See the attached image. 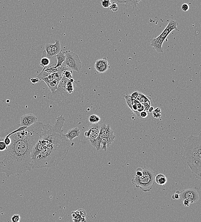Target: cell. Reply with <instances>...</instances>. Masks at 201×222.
<instances>
[{
	"mask_svg": "<svg viewBox=\"0 0 201 222\" xmlns=\"http://www.w3.org/2000/svg\"><path fill=\"white\" fill-rule=\"evenodd\" d=\"M44 123L37 122L26 127L19 124L4 131L11 143L0 151V173L7 177L19 176L33 169L31 153L42 132Z\"/></svg>",
	"mask_w": 201,
	"mask_h": 222,
	"instance_id": "obj_1",
	"label": "cell"
},
{
	"mask_svg": "<svg viewBox=\"0 0 201 222\" xmlns=\"http://www.w3.org/2000/svg\"><path fill=\"white\" fill-rule=\"evenodd\" d=\"M73 144L67 139L61 143L52 144L44 147L31 157L33 169L57 166L66 158Z\"/></svg>",
	"mask_w": 201,
	"mask_h": 222,
	"instance_id": "obj_2",
	"label": "cell"
},
{
	"mask_svg": "<svg viewBox=\"0 0 201 222\" xmlns=\"http://www.w3.org/2000/svg\"><path fill=\"white\" fill-rule=\"evenodd\" d=\"M83 97V88L79 82L64 77L59 83L57 89L48 96V98L53 102L64 105L79 102Z\"/></svg>",
	"mask_w": 201,
	"mask_h": 222,
	"instance_id": "obj_3",
	"label": "cell"
},
{
	"mask_svg": "<svg viewBox=\"0 0 201 222\" xmlns=\"http://www.w3.org/2000/svg\"><path fill=\"white\" fill-rule=\"evenodd\" d=\"M65 122V118L61 115L56 118L53 126L49 123L44 124L38 141L32 149L31 158L44 147L52 144L61 143L67 139L62 129Z\"/></svg>",
	"mask_w": 201,
	"mask_h": 222,
	"instance_id": "obj_4",
	"label": "cell"
},
{
	"mask_svg": "<svg viewBox=\"0 0 201 222\" xmlns=\"http://www.w3.org/2000/svg\"><path fill=\"white\" fill-rule=\"evenodd\" d=\"M182 158L197 179H201V133L191 135L184 142L181 151Z\"/></svg>",
	"mask_w": 201,
	"mask_h": 222,
	"instance_id": "obj_5",
	"label": "cell"
},
{
	"mask_svg": "<svg viewBox=\"0 0 201 222\" xmlns=\"http://www.w3.org/2000/svg\"><path fill=\"white\" fill-rule=\"evenodd\" d=\"M143 175L141 177H135L131 180L133 185L136 188H140L143 192L150 191L152 189L154 184L155 172L144 166L142 168Z\"/></svg>",
	"mask_w": 201,
	"mask_h": 222,
	"instance_id": "obj_6",
	"label": "cell"
},
{
	"mask_svg": "<svg viewBox=\"0 0 201 222\" xmlns=\"http://www.w3.org/2000/svg\"><path fill=\"white\" fill-rule=\"evenodd\" d=\"M178 22L172 20L169 22L167 26L166 27L163 32L160 34L159 36L155 38H152L151 40V45L159 53L163 52V48L162 47L163 44L164 40L166 39L169 34L173 30H175L179 31L177 28Z\"/></svg>",
	"mask_w": 201,
	"mask_h": 222,
	"instance_id": "obj_7",
	"label": "cell"
},
{
	"mask_svg": "<svg viewBox=\"0 0 201 222\" xmlns=\"http://www.w3.org/2000/svg\"><path fill=\"white\" fill-rule=\"evenodd\" d=\"M65 55L66 59L63 66L69 68L72 71L79 72L82 68V64L79 55L70 51H65Z\"/></svg>",
	"mask_w": 201,
	"mask_h": 222,
	"instance_id": "obj_8",
	"label": "cell"
},
{
	"mask_svg": "<svg viewBox=\"0 0 201 222\" xmlns=\"http://www.w3.org/2000/svg\"><path fill=\"white\" fill-rule=\"evenodd\" d=\"M180 199L182 201L187 200L190 203H196L199 200V196L196 188L186 189L180 192Z\"/></svg>",
	"mask_w": 201,
	"mask_h": 222,
	"instance_id": "obj_9",
	"label": "cell"
},
{
	"mask_svg": "<svg viewBox=\"0 0 201 222\" xmlns=\"http://www.w3.org/2000/svg\"><path fill=\"white\" fill-rule=\"evenodd\" d=\"M61 44L59 40H56L54 44H46L45 45V51L47 57H51L56 56L61 51Z\"/></svg>",
	"mask_w": 201,
	"mask_h": 222,
	"instance_id": "obj_10",
	"label": "cell"
},
{
	"mask_svg": "<svg viewBox=\"0 0 201 222\" xmlns=\"http://www.w3.org/2000/svg\"><path fill=\"white\" fill-rule=\"evenodd\" d=\"M103 138H115V135L114 134L113 131L111 128L109 124L102 123L100 125L99 135L95 139L100 144V141Z\"/></svg>",
	"mask_w": 201,
	"mask_h": 222,
	"instance_id": "obj_11",
	"label": "cell"
},
{
	"mask_svg": "<svg viewBox=\"0 0 201 222\" xmlns=\"http://www.w3.org/2000/svg\"><path fill=\"white\" fill-rule=\"evenodd\" d=\"M37 118L32 114H27L20 118V123L21 127H28L37 122Z\"/></svg>",
	"mask_w": 201,
	"mask_h": 222,
	"instance_id": "obj_12",
	"label": "cell"
},
{
	"mask_svg": "<svg viewBox=\"0 0 201 222\" xmlns=\"http://www.w3.org/2000/svg\"><path fill=\"white\" fill-rule=\"evenodd\" d=\"M100 125L98 123L93 124L89 127L88 130L85 133V136L88 140H93L96 139L100 133Z\"/></svg>",
	"mask_w": 201,
	"mask_h": 222,
	"instance_id": "obj_13",
	"label": "cell"
},
{
	"mask_svg": "<svg viewBox=\"0 0 201 222\" xmlns=\"http://www.w3.org/2000/svg\"><path fill=\"white\" fill-rule=\"evenodd\" d=\"M110 66L106 57L99 59L96 62L95 65V69L97 73H104L110 68Z\"/></svg>",
	"mask_w": 201,
	"mask_h": 222,
	"instance_id": "obj_14",
	"label": "cell"
},
{
	"mask_svg": "<svg viewBox=\"0 0 201 222\" xmlns=\"http://www.w3.org/2000/svg\"><path fill=\"white\" fill-rule=\"evenodd\" d=\"M56 65V64L52 65L44 68L42 72L40 73L36 78L39 79L40 80H42L44 78L48 77V76L54 73L58 72L60 70V67L56 68L55 66Z\"/></svg>",
	"mask_w": 201,
	"mask_h": 222,
	"instance_id": "obj_15",
	"label": "cell"
},
{
	"mask_svg": "<svg viewBox=\"0 0 201 222\" xmlns=\"http://www.w3.org/2000/svg\"><path fill=\"white\" fill-rule=\"evenodd\" d=\"M53 57H48L46 56V52L45 51H44L43 52V55H42V58L41 60V61H40V66L42 68H44L45 67L48 66H50L52 65H55V64H57V63H56V62L54 61L56 60V58L54 59V60H52Z\"/></svg>",
	"mask_w": 201,
	"mask_h": 222,
	"instance_id": "obj_16",
	"label": "cell"
},
{
	"mask_svg": "<svg viewBox=\"0 0 201 222\" xmlns=\"http://www.w3.org/2000/svg\"><path fill=\"white\" fill-rule=\"evenodd\" d=\"M80 134V130L78 127H75L72 129H69L67 133L65 135L66 138L70 141L75 138L78 137Z\"/></svg>",
	"mask_w": 201,
	"mask_h": 222,
	"instance_id": "obj_17",
	"label": "cell"
},
{
	"mask_svg": "<svg viewBox=\"0 0 201 222\" xmlns=\"http://www.w3.org/2000/svg\"><path fill=\"white\" fill-rule=\"evenodd\" d=\"M115 138H103L100 141L101 145H102V150L106 151L107 148H108L112 144L114 141Z\"/></svg>",
	"mask_w": 201,
	"mask_h": 222,
	"instance_id": "obj_18",
	"label": "cell"
},
{
	"mask_svg": "<svg viewBox=\"0 0 201 222\" xmlns=\"http://www.w3.org/2000/svg\"><path fill=\"white\" fill-rule=\"evenodd\" d=\"M55 57L56 58L57 60V63L56 65L55 66L56 68H58L59 67H61L63 63L65 62V59H66V55H65V52H63L62 50H61L59 53L56 55Z\"/></svg>",
	"mask_w": 201,
	"mask_h": 222,
	"instance_id": "obj_19",
	"label": "cell"
},
{
	"mask_svg": "<svg viewBox=\"0 0 201 222\" xmlns=\"http://www.w3.org/2000/svg\"><path fill=\"white\" fill-rule=\"evenodd\" d=\"M154 180L159 185H163L167 183V179L163 174H158L155 176Z\"/></svg>",
	"mask_w": 201,
	"mask_h": 222,
	"instance_id": "obj_20",
	"label": "cell"
},
{
	"mask_svg": "<svg viewBox=\"0 0 201 222\" xmlns=\"http://www.w3.org/2000/svg\"><path fill=\"white\" fill-rule=\"evenodd\" d=\"M140 1H117V2L118 3L125 4L127 6H131L134 7H136L137 5Z\"/></svg>",
	"mask_w": 201,
	"mask_h": 222,
	"instance_id": "obj_21",
	"label": "cell"
},
{
	"mask_svg": "<svg viewBox=\"0 0 201 222\" xmlns=\"http://www.w3.org/2000/svg\"><path fill=\"white\" fill-rule=\"evenodd\" d=\"M72 217L73 222H82V219L78 211L72 212Z\"/></svg>",
	"mask_w": 201,
	"mask_h": 222,
	"instance_id": "obj_22",
	"label": "cell"
},
{
	"mask_svg": "<svg viewBox=\"0 0 201 222\" xmlns=\"http://www.w3.org/2000/svg\"><path fill=\"white\" fill-rule=\"evenodd\" d=\"M89 120L91 123L96 124L100 121L101 119L97 115H92L89 117Z\"/></svg>",
	"mask_w": 201,
	"mask_h": 222,
	"instance_id": "obj_23",
	"label": "cell"
},
{
	"mask_svg": "<svg viewBox=\"0 0 201 222\" xmlns=\"http://www.w3.org/2000/svg\"><path fill=\"white\" fill-rule=\"evenodd\" d=\"M62 75L63 77H65L68 79L73 78V71L72 70H64L62 72Z\"/></svg>",
	"mask_w": 201,
	"mask_h": 222,
	"instance_id": "obj_24",
	"label": "cell"
},
{
	"mask_svg": "<svg viewBox=\"0 0 201 222\" xmlns=\"http://www.w3.org/2000/svg\"><path fill=\"white\" fill-rule=\"evenodd\" d=\"M80 216L81 217L82 219V222H86V217L87 215V213L85 210L83 209H79L77 210Z\"/></svg>",
	"mask_w": 201,
	"mask_h": 222,
	"instance_id": "obj_25",
	"label": "cell"
},
{
	"mask_svg": "<svg viewBox=\"0 0 201 222\" xmlns=\"http://www.w3.org/2000/svg\"><path fill=\"white\" fill-rule=\"evenodd\" d=\"M153 116L154 118H159L161 116V111L159 108L158 107L154 109L153 112Z\"/></svg>",
	"mask_w": 201,
	"mask_h": 222,
	"instance_id": "obj_26",
	"label": "cell"
},
{
	"mask_svg": "<svg viewBox=\"0 0 201 222\" xmlns=\"http://www.w3.org/2000/svg\"><path fill=\"white\" fill-rule=\"evenodd\" d=\"M124 97L125 98L127 105L130 109H132V106L134 104V101H133L131 99L130 95H125L124 96Z\"/></svg>",
	"mask_w": 201,
	"mask_h": 222,
	"instance_id": "obj_27",
	"label": "cell"
},
{
	"mask_svg": "<svg viewBox=\"0 0 201 222\" xmlns=\"http://www.w3.org/2000/svg\"><path fill=\"white\" fill-rule=\"evenodd\" d=\"M112 4V1L109 0H102L101 1V5L104 8H108L110 7Z\"/></svg>",
	"mask_w": 201,
	"mask_h": 222,
	"instance_id": "obj_28",
	"label": "cell"
},
{
	"mask_svg": "<svg viewBox=\"0 0 201 222\" xmlns=\"http://www.w3.org/2000/svg\"><path fill=\"white\" fill-rule=\"evenodd\" d=\"M151 99H148L144 102V111L148 112V109L151 106Z\"/></svg>",
	"mask_w": 201,
	"mask_h": 222,
	"instance_id": "obj_29",
	"label": "cell"
},
{
	"mask_svg": "<svg viewBox=\"0 0 201 222\" xmlns=\"http://www.w3.org/2000/svg\"><path fill=\"white\" fill-rule=\"evenodd\" d=\"M20 219H21V217L19 214H14L11 218L12 222H20Z\"/></svg>",
	"mask_w": 201,
	"mask_h": 222,
	"instance_id": "obj_30",
	"label": "cell"
},
{
	"mask_svg": "<svg viewBox=\"0 0 201 222\" xmlns=\"http://www.w3.org/2000/svg\"><path fill=\"white\" fill-rule=\"evenodd\" d=\"M118 7L117 4L114 2H112V5H110V7H109V10H111L113 12L117 11H118Z\"/></svg>",
	"mask_w": 201,
	"mask_h": 222,
	"instance_id": "obj_31",
	"label": "cell"
},
{
	"mask_svg": "<svg viewBox=\"0 0 201 222\" xmlns=\"http://www.w3.org/2000/svg\"><path fill=\"white\" fill-rule=\"evenodd\" d=\"M7 146L4 142L3 140L0 141V151H3L6 149Z\"/></svg>",
	"mask_w": 201,
	"mask_h": 222,
	"instance_id": "obj_32",
	"label": "cell"
},
{
	"mask_svg": "<svg viewBox=\"0 0 201 222\" xmlns=\"http://www.w3.org/2000/svg\"><path fill=\"white\" fill-rule=\"evenodd\" d=\"M148 99H151V98H150V97H149L145 95L142 94L141 97L139 102H144L145 101H146L147 100H148Z\"/></svg>",
	"mask_w": 201,
	"mask_h": 222,
	"instance_id": "obj_33",
	"label": "cell"
},
{
	"mask_svg": "<svg viewBox=\"0 0 201 222\" xmlns=\"http://www.w3.org/2000/svg\"><path fill=\"white\" fill-rule=\"evenodd\" d=\"M139 92L136 91L134 92V93H132L131 95H130V97H131V99L133 101L135 100H136V98H137V96H138V94H139Z\"/></svg>",
	"mask_w": 201,
	"mask_h": 222,
	"instance_id": "obj_34",
	"label": "cell"
},
{
	"mask_svg": "<svg viewBox=\"0 0 201 222\" xmlns=\"http://www.w3.org/2000/svg\"><path fill=\"white\" fill-rule=\"evenodd\" d=\"M143 175V172L142 171V168L139 167L136 169V175L138 177H141Z\"/></svg>",
	"mask_w": 201,
	"mask_h": 222,
	"instance_id": "obj_35",
	"label": "cell"
},
{
	"mask_svg": "<svg viewBox=\"0 0 201 222\" xmlns=\"http://www.w3.org/2000/svg\"><path fill=\"white\" fill-rule=\"evenodd\" d=\"M140 117L142 118H145L148 116V112L143 111L141 112L140 114Z\"/></svg>",
	"mask_w": 201,
	"mask_h": 222,
	"instance_id": "obj_36",
	"label": "cell"
},
{
	"mask_svg": "<svg viewBox=\"0 0 201 222\" xmlns=\"http://www.w3.org/2000/svg\"><path fill=\"white\" fill-rule=\"evenodd\" d=\"M181 9H182L183 11H188V10H189V5H187V4H183V5H182V7H181Z\"/></svg>",
	"mask_w": 201,
	"mask_h": 222,
	"instance_id": "obj_37",
	"label": "cell"
},
{
	"mask_svg": "<svg viewBox=\"0 0 201 222\" xmlns=\"http://www.w3.org/2000/svg\"><path fill=\"white\" fill-rule=\"evenodd\" d=\"M172 198L173 200H179L180 199L179 194L175 193L172 195Z\"/></svg>",
	"mask_w": 201,
	"mask_h": 222,
	"instance_id": "obj_38",
	"label": "cell"
},
{
	"mask_svg": "<svg viewBox=\"0 0 201 222\" xmlns=\"http://www.w3.org/2000/svg\"><path fill=\"white\" fill-rule=\"evenodd\" d=\"M183 201V204L185 206L188 207L190 206V202L188 200H184Z\"/></svg>",
	"mask_w": 201,
	"mask_h": 222,
	"instance_id": "obj_39",
	"label": "cell"
},
{
	"mask_svg": "<svg viewBox=\"0 0 201 222\" xmlns=\"http://www.w3.org/2000/svg\"><path fill=\"white\" fill-rule=\"evenodd\" d=\"M30 81H31V83H36L39 82V81H40V80H39V79L35 78H34L30 79Z\"/></svg>",
	"mask_w": 201,
	"mask_h": 222,
	"instance_id": "obj_40",
	"label": "cell"
},
{
	"mask_svg": "<svg viewBox=\"0 0 201 222\" xmlns=\"http://www.w3.org/2000/svg\"><path fill=\"white\" fill-rule=\"evenodd\" d=\"M154 108L153 107V106H150V108H149V109H148V112H149V113H152V112H153V110H154Z\"/></svg>",
	"mask_w": 201,
	"mask_h": 222,
	"instance_id": "obj_41",
	"label": "cell"
},
{
	"mask_svg": "<svg viewBox=\"0 0 201 222\" xmlns=\"http://www.w3.org/2000/svg\"><path fill=\"white\" fill-rule=\"evenodd\" d=\"M175 193H177V194H179L180 193V191H179V190H177V191H176V192H175Z\"/></svg>",
	"mask_w": 201,
	"mask_h": 222,
	"instance_id": "obj_42",
	"label": "cell"
},
{
	"mask_svg": "<svg viewBox=\"0 0 201 222\" xmlns=\"http://www.w3.org/2000/svg\"><path fill=\"white\" fill-rule=\"evenodd\" d=\"M4 139H3V138H2V137H0V141L1 140H2Z\"/></svg>",
	"mask_w": 201,
	"mask_h": 222,
	"instance_id": "obj_43",
	"label": "cell"
},
{
	"mask_svg": "<svg viewBox=\"0 0 201 222\" xmlns=\"http://www.w3.org/2000/svg\"></svg>",
	"mask_w": 201,
	"mask_h": 222,
	"instance_id": "obj_44",
	"label": "cell"
}]
</instances>
